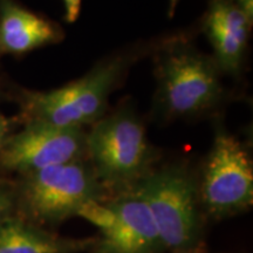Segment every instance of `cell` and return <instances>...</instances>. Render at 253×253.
Instances as JSON below:
<instances>
[{
	"label": "cell",
	"mask_w": 253,
	"mask_h": 253,
	"mask_svg": "<svg viewBox=\"0 0 253 253\" xmlns=\"http://www.w3.org/2000/svg\"><path fill=\"white\" fill-rule=\"evenodd\" d=\"M125 68V60L101 62L84 78L59 89L23 96V116L28 122L47 123L62 128H84L102 119L109 94Z\"/></svg>",
	"instance_id": "1"
},
{
	"label": "cell",
	"mask_w": 253,
	"mask_h": 253,
	"mask_svg": "<svg viewBox=\"0 0 253 253\" xmlns=\"http://www.w3.org/2000/svg\"><path fill=\"white\" fill-rule=\"evenodd\" d=\"M157 103L167 118H192L219 102L223 87L213 58L176 45L158 62Z\"/></svg>",
	"instance_id": "2"
},
{
	"label": "cell",
	"mask_w": 253,
	"mask_h": 253,
	"mask_svg": "<svg viewBox=\"0 0 253 253\" xmlns=\"http://www.w3.org/2000/svg\"><path fill=\"white\" fill-rule=\"evenodd\" d=\"M102 194L93 168L78 160L27 173L20 203L31 219L54 224L77 216L82 205L100 201Z\"/></svg>",
	"instance_id": "3"
},
{
	"label": "cell",
	"mask_w": 253,
	"mask_h": 253,
	"mask_svg": "<svg viewBox=\"0 0 253 253\" xmlns=\"http://www.w3.org/2000/svg\"><path fill=\"white\" fill-rule=\"evenodd\" d=\"M86 145L95 175L100 182L108 184L140 179L151 160L144 126L128 108L94 123Z\"/></svg>",
	"instance_id": "4"
},
{
	"label": "cell",
	"mask_w": 253,
	"mask_h": 253,
	"mask_svg": "<svg viewBox=\"0 0 253 253\" xmlns=\"http://www.w3.org/2000/svg\"><path fill=\"white\" fill-rule=\"evenodd\" d=\"M132 192L149 208L163 248L181 250L194 243L198 229L197 189L185 170L169 167L142 176Z\"/></svg>",
	"instance_id": "5"
},
{
	"label": "cell",
	"mask_w": 253,
	"mask_h": 253,
	"mask_svg": "<svg viewBox=\"0 0 253 253\" xmlns=\"http://www.w3.org/2000/svg\"><path fill=\"white\" fill-rule=\"evenodd\" d=\"M199 194L208 212L218 217L252 205L251 158L235 136L220 129L205 161Z\"/></svg>",
	"instance_id": "6"
},
{
	"label": "cell",
	"mask_w": 253,
	"mask_h": 253,
	"mask_svg": "<svg viewBox=\"0 0 253 253\" xmlns=\"http://www.w3.org/2000/svg\"><path fill=\"white\" fill-rule=\"evenodd\" d=\"M84 128H62L28 122L21 131L6 137L0 147V166L27 173L80 160L87 150Z\"/></svg>",
	"instance_id": "7"
},
{
	"label": "cell",
	"mask_w": 253,
	"mask_h": 253,
	"mask_svg": "<svg viewBox=\"0 0 253 253\" xmlns=\"http://www.w3.org/2000/svg\"><path fill=\"white\" fill-rule=\"evenodd\" d=\"M253 21V0H210L203 30L219 71L237 75L242 68Z\"/></svg>",
	"instance_id": "8"
},
{
	"label": "cell",
	"mask_w": 253,
	"mask_h": 253,
	"mask_svg": "<svg viewBox=\"0 0 253 253\" xmlns=\"http://www.w3.org/2000/svg\"><path fill=\"white\" fill-rule=\"evenodd\" d=\"M108 204L115 212V223L102 233L100 253H156L163 248L143 199L131 191Z\"/></svg>",
	"instance_id": "9"
},
{
	"label": "cell",
	"mask_w": 253,
	"mask_h": 253,
	"mask_svg": "<svg viewBox=\"0 0 253 253\" xmlns=\"http://www.w3.org/2000/svg\"><path fill=\"white\" fill-rule=\"evenodd\" d=\"M61 31L12 0H0V54L20 55L58 42Z\"/></svg>",
	"instance_id": "10"
},
{
	"label": "cell",
	"mask_w": 253,
	"mask_h": 253,
	"mask_svg": "<svg viewBox=\"0 0 253 253\" xmlns=\"http://www.w3.org/2000/svg\"><path fill=\"white\" fill-rule=\"evenodd\" d=\"M77 243L49 235L12 216L0 224V253H65Z\"/></svg>",
	"instance_id": "11"
},
{
	"label": "cell",
	"mask_w": 253,
	"mask_h": 253,
	"mask_svg": "<svg viewBox=\"0 0 253 253\" xmlns=\"http://www.w3.org/2000/svg\"><path fill=\"white\" fill-rule=\"evenodd\" d=\"M13 209V199L5 189L0 188V224L11 217Z\"/></svg>",
	"instance_id": "12"
},
{
	"label": "cell",
	"mask_w": 253,
	"mask_h": 253,
	"mask_svg": "<svg viewBox=\"0 0 253 253\" xmlns=\"http://www.w3.org/2000/svg\"><path fill=\"white\" fill-rule=\"evenodd\" d=\"M65 6V19L67 23H74L81 12L82 0H62Z\"/></svg>",
	"instance_id": "13"
},
{
	"label": "cell",
	"mask_w": 253,
	"mask_h": 253,
	"mask_svg": "<svg viewBox=\"0 0 253 253\" xmlns=\"http://www.w3.org/2000/svg\"><path fill=\"white\" fill-rule=\"evenodd\" d=\"M9 130V122L8 120L0 115V147H1L4 141L6 140V135Z\"/></svg>",
	"instance_id": "14"
},
{
	"label": "cell",
	"mask_w": 253,
	"mask_h": 253,
	"mask_svg": "<svg viewBox=\"0 0 253 253\" xmlns=\"http://www.w3.org/2000/svg\"><path fill=\"white\" fill-rule=\"evenodd\" d=\"M177 2L178 0H170V4H169V17H172L173 13H175V8L177 6Z\"/></svg>",
	"instance_id": "15"
}]
</instances>
